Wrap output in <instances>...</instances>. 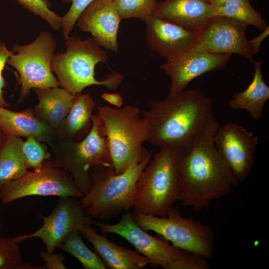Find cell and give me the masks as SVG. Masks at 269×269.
<instances>
[{"label": "cell", "mask_w": 269, "mask_h": 269, "mask_svg": "<svg viewBox=\"0 0 269 269\" xmlns=\"http://www.w3.org/2000/svg\"><path fill=\"white\" fill-rule=\"evenodd\" d=\"M141 115L147 124V141L170 148L177 155L189 153L198 136L216 120L212 99L199 89L152 101Z\"/></svg>", "instance_id": "6da1fadb"}, {"label": "cell", "mask_w": 269, "mask_h": 269, "mask_svg": "<svg viewBox=\"0 0 269 269\" xmlns=\"http://www.w3.org/2000/svg\"><path fill=\"white\" fill-rule=\"evenodd\" d=\"M220 126L215 120L198 136L189 153L176 155L180 171L178 200L196 212L229 196L240 183L215 146L214 136Z\"/></svg>", "instance_id": "7a4b0ae2"}, {"label": "cell", "mask_w": 269, "mask_h": 269, "mask_svg": "<svg viewBox=\"0 0 269 269\" xmlns=\"http://www.w3.org/2000/svg\"><path fill=\"white\" fill-rule=\"evenodd\" d=\"M150 158L130 167L121 174L115 173L113 166L90 169V189L79 200L86 214L108 220L133 208L138 176Z\"/></svg>", "instance_id": "3957f363"}, {"label": "cell", "mask_w": 269, "mask_h": 269, "mask_svg": "<svg viewBox=\"0 0 269 269\" xmlns=\"http://www.w3.org/2000/svg\"><path fill=\"white\" fill-rule=\"evenodd\" d=\"M98 110L97 115L103 123L115 173L121 174L151 157L143 145L147 141V127L139 107L102 106Z\"/></svg>", "instance_id": "277c9868"}, {"label": "cell", "mask_w": 269, "mask_h": 269, "mask_svg": "<svg viewBox=\"0 0 269 269\" xmlns=\"http://www.w3.org/2000/svg\"><path fill=\"white\" fill-rule=\"evenodd\" d=\"M65 52L54 54L51 68L58 78L61 88L73 94H80L86 87L93 85L105 86L108 90L118 89L124 79L123 74L113 72L106 78L98 80L95 77V68L100 62L106 63L108 53L93 37L81 40L79 37L65 39Z\"/></svg>", "instance_id": "5b68a950"}, {"label": "cell", "mask_w": 269, "mask_h": 269, "mask_svg": "<svg viewBox=\"0 0 269 269\" xmlns=\"http://www.w3.org/2000/svg\"><path fill=\"white\" fill-rule=\"evenodd\" d=\"M160 148L138 176L134 213L165 217L178 200L180 171L176 154L168 147Z\"/></svg>", "instance_id": "8992f818"}, {"label": "cell", "mask_w": 269, "mask_h": 269, "mask_svg": "<svg viewBox=\"0 0 269 269\" xmlns=\"http://www.w3.org/2000/svg\"><path fill=\"white\" fill-rule=\"evenodd\" d=\"M51 148L55 164L70 173L83 195L91 185L90 169L113 166L103 123L97 115H93L91 129L81 140H58Z\"/></svg>", "instance_id": "52a82bcc"}, {"label": "cell", "mask_w": 269, "mask_h": 269, "mask_svg": "<svg viewBox=\"0 0 269 269\" xmlns=\"http://www.w3.org/2000/svg\"><path fill=\"white\" fill-rule=\"evenodd\" d=\"M132 216L143 230L156 233L175 247L207 259L213 255L215 234L211 227L194 219L182 217L180 211L172 206L165 217L134 212Z\"/></svg>", "instance_id": "ba28073f"}, {"label": "cell", "mask_w": 269, "mask_h": 269, "mask_svg": "<svg viewBox=\"0 0 269 269\" xmlns=\"http://www.w3.org/2000/svg\"><path fill=\"white\" fill-rule=\"evenodd\" d=\"M56 46L54 37L47 31L41 32L30 44L13 45V53L6 63L14 67L19 74L21 86L19 103L30 95L31 89H46L60 86L51 68Z\"/></svg>", "instance_id": "9c48e42d"}, {"label": "cell", "mask_w": 269, "mask_h": 269, "mask_svg": "<svg viewBox=\"0 0 269 269\" xmlns=\"http://www.w3.org/2000/svg\"><path fill=\"white\" fill-rule=\"evenodd\" d=\"M31 196L80 198L83 194L70 173L57 165L51 156L44 161L40 169L28 170L0 189V201L4 204Z\"/></svg>", "instance_id": "30bf717a"}, {"label": "cell", "mask_w": 269, "mask_h": 269, "mask_svg": "<svg viewBox=\"0 0 269 269\" xmlns=\"http://www.w3.org/2000/svg\"><path fill=\"white\" fill-rule=\"evenodd\" d=\"M93 224L99 227L103 234L113 233L125 238L138 253L149 260V264L153 268L160 266L168 269L172 262L182 259L186 252L170 245L160 235L154 237L149 235L135 222L128 211L115 224L95 221Z\"/></svg>", "instance_id": "8fae6325"}, {"label": "cell", "mask_w": 269, "mask_h": 269, "mask_svg": "<svg viewBox=\"0 0 269 269\" xmlns=\"http://www.w3.org/2000/svg\"><path fill=\"white\" fill-rule=\"evenodd\" d=\"M43 225L35 232L14 237L18 243L31 238L40 239L46 251L53 252L71 233L84 227L91 226L94 220L86 214L77 198L59 197L51 213L45 216L39 214Z\"/></svg>", "instance_id": "7c38bea8"}, {"label": "cell", "mask_w": 269, "mask_h": 269, "mask_svg": "<svg viewBox=\"0 0 269 269\" xmlns=\"http://www.w3.org/2000/svg\"><path fill=\"white\" fill-rule=\"evenodd\" d=\"M231 56L210 52L198 42L186 51L166 59L160 68L170 79L168 95L181 93L192 80L201 75L223 69Z\"/></svg>", "instance_id": "4fadbf2b"}, {"label": "cell", "mask_w": 269, "mask_h": 269, "mask_svg": "<svg viewBox=\"0 0 269 269\" xmlns=\"http://www.w3.org/2000/svg\"><path fill=\"white\" fill-rule=\"evenodd\" d=\"M258 140L252 132L232 122L220 126L214 135L217 149L239 182L252 170Z\"/></svg>", "instance_id": "5bb4252c"}, {"label": "cell", "mask_w": 269, "mask_h": 269, "mask_svg": "<svg viewBox=\"0 0 269 269\" xmlns=\"http://www.w3.org/2000/svg\"><path fill=\"white\" fill-rule=\"evenodd\" d=\"M248 25L230 17L214 16L197 33L198 42L214 53L236 54L253 62L246 32Z\"/></svg>", "instance_id": "9a60e30c"}, {"label": "cell", "mask_w": 269, "mask_h": 269, "mask_svg": "<svg viewBox=\"0 0 269 269\" xmlns=\"http://www.w3.org/2000/svg\"><path fill=\"white\" fill-rule=\"evenodd\" d=\"M122 18L114 0H95L80 14L77 26L107 50L118 52L117 34Z\"/></svg>", "instance_id": "2e32d148"}, {"label": "cell", "mask_w": 269, "mask_h": 269, "mask_svg": "<svg viewBox=\"0 0 269 269\" xmlns=\"http://www.w3.org/2000/svg\"><path fill=\"white\" fill-rule=\"evenodd\" d=\"M145 22L148 47L166 59L186 51L198 43L197 33L155 15Z\"/></svg>", "instance_id": "e0dca14e"}, {"label": "cell", "mask_w": 269, "mask_h": 269, "mask_svg": "<svg viewBox=\"0 0 269 269\" xmlns=\"http://www.w3.org/2000/svg\"><path fill=\"white\" fill-rule=\"evenodd\" d=\"M154 15L197 34L214 13L209 0H165L157 2Z\"/></svg>", "instance_id": "ac0fdd59"}, {"label": "cell", "mask_w": 269, "mask_h": 269, "mask_svg": "<svg viewBox=\"0 0 269 269\" xmlns=\"http://www.w3.org/2000/svg\"><path fill=\"white\" fill-rule=\"evenodd\" d=\"M79 233L90 243L111 269H142L149 264V260L126 247L109 240L105 234H98L91 226L80 229Z\"/></svg>", "instance_id": "d6986e66"}, {"label": "cell", "mask_w": 269, "mask_h": 269, "mask_svg": "<svg viewBox=\"0 0 269 269\" xmlns=\"http://www.w3.org/2000/svg\"><path fill=\"white\" fill-rule=\"evenodd\" d=\"M0 128L7 136H33L50 147L57 142L55 130L38 119L32 108L15 112L0 107Z\"/></svg>", "instance_id": "ffe728a7"}, {"label": "cell", "mask_w": 269, "mask_h": 269, "mask_svg": "<svg viewBox=\"0 0 269 269\" xmlns=\"http://www.w3.org/2000/svg\"><path fill=\"white\" fill-rule=\"evenodd\" d=\"M34 91L38 100L33 109L34 115L55 131L70 112L76 94L59 87Z\"/></svg>", "instance_id": "44dd1931"}, {"label": "cell", "mask_w": 269, "mask_h": 269, "mask_svg": "<svg viewBox=\"0 0 269 269\" xmlns=\"http://www.w3.org/2000/svg\"><path fill=\"white\" fill-rule=\"evenodd\" d=\"M96 103L88 94H76L67 116L55 130L57 141H79L89 132Z\"/></svg>", "instance_id": "7402d4cb"}, {"label": "cell", "mask_w": 269, "mask_h": 269, "mask_svg": "<svg viewBox=\"0 0 269 269\" xmlns=\"http://www.w3.org/2000/svg\"><path fill=\"white\" fill-rule=\"evenodd\" d=\"M262 63L263 60L254 62L252 81L244 91L235 93L228 102L230 108L235 110H245L255 120L262 118L265 104L269 99V87L264 81L261 72Z\"/></svg>", "instance_id": "603a6c76"}, {"label": "cell", "mask_w": 269, "mask_h": 269, "mask_svg": "<svg viewBox=\"0 0 269 269\" xmlns=\"http://www.w3.org/2000/svg\"><path fill=\"white\" fill-rule=\"evenodd\" d=\"M21 137L7 136L0 150V189L27 171Z\"/></svg>", "instance_id": "cb8c5ba5"}, {"label": "cell", "mask_w": 269, "mask_h": 269, "mask_svg": "<svg viewBox=\"0 0 269 269\" xmlns=\"http://www.w3.org/2000/svg\"><path fill=\"white\" fill-rule=\"evenodd\" d=\"M214 16L230 17L263 31L268 26L266 20L253 8L249 0H233L219 7H213Z\"/></svg>", "instance_id": "d4e9b609"}, {"label": "cell", "mask_w": 269, "mask_h": 269, "mask_svg": "<svg viewBox=\"0 0 269 269\" xmlns=\"http://www.w3.org/2000/svg\"><path fill=\"white\" fill-rule=\"evenodd\" d=\"M77 259L84 269H106L104 261L84 244L78 231L70 233L58 247Z\"/></svg>", "instance_id": "484cf974"}, {"label": "cell", "mask_w": 269, "mask_h": 269, "mask_svg": "<svg viewBox=\"0 0 269 269\" xmlns=\"http://www.w3.org/2000/svg\"><path fill=\"white\" fill-rule=\"evenodd\" d=\"M156 0H114L122 19L138 18L143 21L154 15Z\"/></svg>", "instance_id": "4316f807"}, {"label": "cell", "mask_w": 269, "mask_h": 269, "mask_svg": "<svg viewBox=\"0 0 269 269\" xmlns=\"http://www.w3.org/2000/svg\"><path fill=\"white\" fill-rule=\"evenodd\" d=\"M22 150L28 169H40L44 161L51 156L45 143L33 136L26 137V140L23 141Z\"/></svg>", "instance_id": "83f0119b"}, {"label": "cell", "mask_w": 269, "mask_h": 269, "mask_svg": "<svg viewBox=\"0 0 269 269\" xmlns=\"http://www.w3.org/2000/svg\"><path fill=\"white\" fill-rule=\"evenodd\" d=\"M18 244L14 237H0V269H18L23 262Z\"/></svg>", "instance_id": "f1b7e54d"}, {"label": "cell", "mask_w": 269, "mask_h": 269, "mask_svg": "<svg viewBox=\"0 0 269 269\" xmlns=\"http://www.w3.org/2000/svg\"><path fill=\"white\" fill-rule=\"evenodd\" d=\"M22 7L35 15L44 19L54 29L61 26V17L49 8L47 0H16Z\"/></svg>", "instance_id": "f546056e"}, {"label": "cell", "mask_w": 269, "mask_h": 269, "mask_svg": "<svg viewBox=\"0 0 269 269\" xmlns=\"http://www.w3.org/2000/svg\"><path fill=\"white\" fill-rule=\"evenodd\" d=\"M95 0H62L63 2H71L68 11L61 17V26L64 39L69 37L77 20L82 12Z\"/></svg>", "instance_id": "4dcf8cb0"}, {"label": "cell", "mask_w": 269, "mask_h": 269, "mask_svg": "<svg viewBox=\"0 0 269 269\" xmlns=\"http://www.w3.org/2000/svg\"><path fill=\"white\" fill-rule=\"evenodd\" d=\"M207 260L202 256L186 251L184 257L172 262L168 269H209Z\"/></svg>", "instance_id": "1f68e13d"}, {"label": "cell", "mask_w": 269, "mask_h": 269, "mask_svg": "<svg viewBox=\"0 0 269 269\" xmlns=\"http://www.w3.org/2000/svg\"><path fill=\"white\" fill-rule=\"evenodd\" d=\"M12 53L11 50L7 49L5 43L0 41V107H8V104L3 96V88L5 86V82L2 76V71L8 58Z\"/></svg>", "instance_id": "d6a6232c"}, {"label": "cell", "mask_w": 269, "mask_h": 269, "mask_svg": "<svg viewBox=\"0 0 269 269\" xmlns=\"http://www.w3.org/2000/svg\"><path fill=\"white\" fill-rule=\"evenodd\" d=\"M40 256L45 262L44 266L46 269H65L66 267L64 261L65 257L60 253L49 252L47 251H42L40 253Z\"/></svg>", "instance_id": "836d02e7"}, {"label": "cell", "mask_w": 269, "mask_h": 269, "mask_svg": "<svg viewBox=\"0 0 269 269\" xmlns=\"http://www.w3.org/2000/svg\"><path fill=\"white\" fill-rule=\"evenodd\" d=\"M262 31V33L260 35L250 40H248L250 51L253 56L258 54L260 51L261 43L269 35V26H268Z\"/></svg>", "instance_id": "e575fe53"}, {"label": "cell", "mask_w": 269, "mask_h": 269, "mask_svg": "<svg viewBox=\"0 0 269 269\" xmlns=\"http://www.w3.org/2000/svg\"><path fill=\"white\" fill-rule=\"evenodd\" d=\"M102 98L106 101L115 106L120 108L123 104V100L122 97L117 93H104L102 94Z\"/></svg>", "instance_id": "d590c367"}, {"label": "cell", "mask_w": 269, "mask_h": 269, "mask_svg": "<svg viewBox=\"0 0 269 269\" xmlns=\"http://www.w3.org/2000/svg\"><path fill=\"white\" fill-rule=\"evenodd\" d=\"M18 269H45L44 265L36 266L28 263H22Z\"/></svg>", "instance_id": "8d00e7d4"}, {"label": "cell", "mask_w": 269, "mask_h": 269, "mask_svg": "<svg viewBox=\"0 0 269 269\" xmlns=\"http://www.w3.org/2000/svg\"><path fill=\"white\" fill-rule=\"evenodd\" d=\"M233 0H209L213 7H219Z\"/></svg>", "instance_id": "74e56055"}, {"label": "cell", "mask_w": 269, "mask_h": 269, "mask_svg": "<svg viewBox=\"0 0 269 269\" xmlns=\"http://www.w3.org/2000/svg\"><path fill=\"white\" fill-rule=\"evenodd\" d=\"M7 136L6 134L0 128V150L3 146L6 140Z\"/></svg>", "instance_id": "f35d334b"}, {"label": "cell", "mask_w": 269, "mask_h": 269, "mask_svg": "<svg viewBox=\"0 0 269 269\" xmlns=\"http://www.w3.org/2000/svg\"><path fill=\"white\" fill-rule=\"evenodd\" d=\"M3 228V226L1 223V222L0 221V230H2Z\"/></svg>", "instance_id": "ab89813d"}]
</instances>
